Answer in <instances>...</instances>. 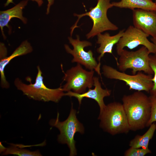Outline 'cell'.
Listing matches in <instances>:
<instances>
[{
  "label": "cell",
  "mask_w": 156,
  "mask_h": 156,
  "mask_svg": "<svg viewBox=\"0 0 156 156\" xmlns=\"http://www.w3.org/2000/svg\"><path fill=\"white\" fill-rule=\"evenodd\" d=\"M122 100L130 130L135 131L148 127L151 116L150 97L137 91L124 95Z\"/></svg>",
  "instance_id": "6da1fadb"
},
{
  "label": "cell",
  "mask_w": 156,
  "mask_h": 156,
  "mask_svg": "<svg viewBox=\"0 0 156 156\" xmlns=\"http://www.w3.org/2000/svg\"><path fill=\"white\" fill-rule=\"evenodd\" d=\"M38 73L35 83H31V78L28 77L26 80L30 82V84L24 83L18 78L14 81L15 86L18 90L22 91L24 94L33 99L44 102H58L65 93L62 87L56 89L47 87L44 83L42 72L39 66L37 67Z\"/></svg>",
  "instance_id": "7a4b0ae2"
},
{
  "label": "cell",
  "mask_w": 156,
  "mask_h": 156,
  "mask_svg": "<svg viewBox=\"0 0 156 156\" xmlns=\"http://www.w3.org/2000/svg\"><path fill=\"white\" fill-rule=\"evenodd\" d=\"M98 119L100 127L112 135L127 133L130 130L128 120L123 105L116 102L106 105L100 113Z\"/></svg>",
  "instance_id": "3957f363"
},
{
  "label": "cell",
  "mask_w": 156,
  "mask_h": 156,
  "mask_svg": "<svg viewBox=\"0 0 156 156\" xmlns=\"http://www.w3.org/2000/svg\"><path fill=\"white\" fill-rule=\"evenodd\" d=\"M110 0H98L96 5L91 8L88 12L81 14H74L78 18L74 25L71 27L72 35L74 29L78 27L77 24L79 20L82 17L89 16L93 22V26L90 31L86 35L88 39L92 38L107 30L115 31L118 30L117 26L109 21L107 16L108 10L112 7Z\"/></svg>",
  "instance_id": "277c9868"
},
{
  "label": "cell",
  "mask_w": 156,
  "mask_h": 156,
  "mask_svg": "<svg viewBox=\"0 0 156 156\" xmlns=\"http://www.w3.org/2000/svg\"><path fill=\"white\" fill-rule=\"evenodd\" d=\"M76 111L73 108L72 104L70 111L67 118L65 121L59 120V114L58 113L56 119L51 120L50 125L57 128L60 131L58 136V140L61 143L66 144L70 150V155H77L75 142L74 135L76 132L83 134L84 128L82 124L77 119L76 116Z\"/></svg>",
  "instance_id": "5b68a950"
},
{
  "label": "cell",
  "mask_w": 156,
  "mask_h": 156,
  "mask_svg": "<svg viewBox=\"0 0 156 156\" xmlns=\"http://www.w3.org/2000/svg\"><path fill=\"white\" fill-rule=\"evenodd\" d=\"M150 52L143 46L135 51H129L123 49L120 54L117 63L120 71L125 72L131 69L133 75L138 72L143 71L148 75H153L149 64Z\"/></svg>",
  "instance_id": "8992f818"
},
{
  "label": "cell",
  "mask_w": 156,
  "mask_h": 156,
  "mask_svg": "<svg viewBox=\"0 0 156 156\" xmlns=\"http://www.w3.org/2000/svg\"><path fill=\"white\" fill-rule=\"evenodd\" d=\"M102 70V73L105 77L124 81L129 87V90L145 91L149 93L153 86V76L151 75L146 74L140 71L135 75H129L106 65L103 66Z\"/></svg>",
  "instance_id": "52a82bcc"
},
{
  "label": "cell",
  "mask_w": 156,
  "mask_h": 156,
  "mask_svg": "<svg viewBox=\"0 0 156 156\" xmlns=\"http://www.w3.org/2000/svg\"><path fill=\"white\" fill-rule=\"evenodd\" d=\"M64 73L63 81L66 82L62 88L64 91L72 90L74 92L82 94L86 92L87 88H91L94 86V71L86 70L79 64Z\"/></svg>",
  "instance_id": "ba28073f"
},
{
  "label": "cell",
  "mask_w": 156,
  "mask_h": 156,
  "mask_svg": "<svg viewBox=\"0 0 156 156\" xmlns=\"http://www.w3.org/2000/svg\"><path fill=\"white\" fill-rule=\"evenodd\" d=\"M68 39L73 47V49H71L67 44H65L64 47L67 52L73 56L72 62L82 65L90 70H94L101 77V65L97 62L91 50L86 51L84 49L86 47L91 46V43L86 41L80 40L78 35L77 36L76 39H74L71 37H68Z\"/></svg>",
  "instance_id": "9c48e42d"
},
{
  "label": "cell",
  "mask_w": 156,
  "mask_h": 156,
  "mask_svg": "<svg viewBox=\"0 0 156 156\" xmlns=\"http://www.w3.org/2000/svg\"><path fill=\"white\" fill-rule=\"evenodd\" d=\"M149 36L134 26L130 25L125 31L116 44V51L119 55L125 47L132 49L140 45L146 47L150 53L155 54L156 47L147 38Z\"/></svg>",
  "instance_id": "30bf717a"
},
{
  "label": "cell",
  "mask_w": 156,
  "mask_h": 156,
  "mask_svg": "<svg viewBox=\"0 0 156 156\" xmlns=\"http://www.w3.org/2000/svg\"><path fill=\"white\" fill-rule=\"evenodd\" d=\"M132 11L133 26L156 38V11L140 9Z\"/></svg>",
  "instance_id": "8fae6325"
},
{
  "label": "cell",
  "mask_w": 156,
  "mask_h": 156,
  "mask_svg": "<svg viewBox=\"0 0 156 156\" xmlns=\"http://www.w3.org/2000/svg\"><path fill=\"white\" fill-rule=\"evenodd\" d=\"M93 80L94 86L95 87L94 89H89L88 91L82 94L77 93L70 91L65 93V96L75 97L78 100L79 105L81 104V101L84 97L94 99L99 105L100 113L103 110L106 106L104 101V98L110 95L111 90L107 89L102 88L98 77H94Z\"/></svg>",
  "instance_id": "7c38bea8"
},
{
  "label": "cell",
  "mask_w": 156,
  "mask_h": 156,
  "mask_svg": "<svg viewBox=\"0 0 156 156\" xmlns=\"http://www.w3.org/2000/svg\"><path fill=\"white\" fill-rule=\"evenodd\" d=\"M33 51L32 47L27 40L23 41L8 57L6 56L7 50H2L0 51V73L1 75V86L2 88H8L10 85L7 81L4 74V69L10 61L14 58L23 55L31 52Z\"/></svg>",
  "instance_id": "4fadbf2b"
},
{
  "label": "cell",
  "mask_w": 156,
  "mask_h": 156,
  "mask_svg": "<svg viewBox=\"0 0 156 156\" xmlns=\"http://www.w3.org/2000/svg\"><path fill=\"white\" fill-rule=\"evenodd\" d=\"M125 31L124 29L121 30L117 34L113 36H111L107 32L104 34L100 33L97 35V43L100 44L99 47L97 49V52L100 54L97 58L99 64L101 65V59L105 53L113 54L112 50L114 45L118 43Z\"/></svg>",
  "instance_id": "5bb4252c"
},
{
  "label": "cell",
  "mask_w": 156,
  "mask_h": 156,
  "mask_svg": "<svg viewBox=\"0 0 156 156\" xmlns=\"http://www.w3.org/2000/svg\"><path fill=\"white\" fill-rule=\"evenodd\" d=\"M27 3L28 0H23L10 9L0 11V27L4 38L5 36L3 33V28L7 26L9 28L8 23L12 18H17L20 19L24 24L27 23V19L23 16L22 11Z\"/></svg>",
  "instance_id": "9a60e30c"
},
{
  "label": "cell",
  "mask_w": 156,
  "mask_h": 156,
  "mask_svg": "<svg viewBox=\"0 0 156 156\" xmlns=\"http://www.w3.org/2000/svg\"><path fill=\"white\" fill-rule=\"evenodd\" d=\"M113 6L128 8L132 10L140 9L156 11V4L151 0H121L112 3Z\"/></svg>",
  "instance_id": "2e32d148"
},
{
  "label": "cell",
  "mask_w": 156,
  "mask_h": 156,
  "mask_svg": "<svg viewBox=\"0 0 156 156\" xmlns=\"http://www.w3.org/2000/svg\"><path fill=\"white\" fill-rule=\"evenodd\" d=\"M156 130V123L154 122L143 135H137L131 140L129 143V146L135 148H148L149 142L152 138Z\"/></svg>",
  "instance_id": "e0dca14e"
},
{
  "label": "cell",
  "mask_w": 156,
  "mask_h": 156,
  "mask_svg": "<svg viewBox=\"0 0 156 156\" xmlns=\"http://www.w3.org/2000/svg\"><path fill=\"white\" fill-rule=\"evenodd\" d=\"M9 147L5 148L1 153L2 155H15L19 156H42L38 150L31 151L23 148L20 144H11Z\"/></svg>",
  "instance_id": "ac0fdd59"
},
{
  "label": "cell",
  "mask_w": 156,
  "mask_h": 156,
  "mask_svg": "<svg viewBox=\"0 0 156 156\" xmlns=\"http://www.w3.org/2000/svg\"><path fill=\"white\" fill-rule=\"evenodd\" d=\"M149 64L153 72L154 76L152 79L153 86L149 92L150 96L156 98V55H150Z\"/></svg>",
  "instance_id": "d6986e66"
},
{
  "label": "cell",
  "mask_w": 156,
  "mask_h": 156,
  "mask_svg": "<svg viewBox=\"0 0 156 156\" xmlns=\"http://www.w3.org/2000/svg\"><path fill=\"white\" fill-rule=\"evenodd\" d=\"M151 151L148 148H135L130 147L124 153L125 156H144L151 153Z\"/></svg>",
  "instance_id": "ffe728a7"
},
{
  "label": "cell",
  "mask_w": 156,
  "mask_h": 156,
  "mask_svg": "<svg viewBox=\"0 0 156 156\" xmlns=\"http://www.w3.org/2000/svg\"><path fill=\"white\" fill-rule=\"evenodd\" d=\"M149 97L151 101V116L148 127L156 121V98Z\"/></svg>",
  "instance_id": "44dd1931"
},
{
  "label": "cell",
  "mask_w": 156,
  "mask_h": 156,
  "mask_svg": "<svg viewBox=\"0 0 156 156\" xmlns=\"http://www.w3.org/2000/svg\"><path fill=\"white\" fill-rule=\"evenodd\" d=\"M33 1H36L38 3L39 6H40L43 3L42 0H31ZM48 2V4L47 5V10L46 14H49L50 11V8L51 6L52 5L54 2V0H47Z\"/></svg>",
  "instance_id": "7402d4cb"
},
{
  "label": "cell",
  "mask_w": 156,
  "mask_h": 156,
  "mask_svg": "<svg viewBox=\"0 0 156 156\" xmlns=\"http://www.w3.org/2000/svg\"><path fill=\"white\" fill-rule=\"evenodd\" d=\"M151 40L155 44L156 47V53L155 54L156 55V38L152 37L151 38Z\"/></svg>",
  "instance_id": "603a6c76"
},
{
  "label": "cell",
  "mask_w": 156,
  "mask_h": 156,
  "mask_svg": "<svg viewBox=\"0 0 156 156\" xmlns=\"http://www.w3.org/2000/svg\"><path fill=\"white\" fill-rule=\"evenodd\" d=\"M155 0V3L156 4V0Z\"/></svg>",
  "instance_id": "cb8c5ba5"
}]
</instances>
